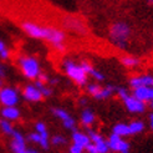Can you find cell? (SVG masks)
<instances>
[{
  "label": "cell",
  "mask_w": 153,
  "mask_h": 153,
  "mask_svg": "<svg viewBox=\"0 0 153 153\" xmlns=\"http://www.w3.org/2000/svg\"><path fill=\"white\" fill-rule=\"evenodd\" d=\"M88 75L92 76V77H94L96 81H103V80H105V76H103V74H101L100 71H97L96 68H94V67H92V70L90 71V74H88Z\"/></svg>",
  "instance_id": "cell-24"
},
{
  "label": "cell",
  "mask_w": 153,
  "mask_h": 153,
  "mask_svg": "<svg viewBox=\"0 0 153 153\" xmlns=\"http://www.w3.org/2000/svg\"><path fill=\"white\" fill-rule=\"evenodd\" d=\"M24 97L26 98L27 101L37 102V101H40L42 98V94L35 85H29V86H26L24 88Z\"/></svg>",
  "instance_id": "cell-10"
},
{
  "label": "cell",
  "mask_w": 153,
  "mask_h": 153,
  "mask_svg": "<svg viewBox=\"0 0 153 153\" xmlns=\"http://www.w3.org/2000/svg\"><path fill=\"white\" fill-rule=\"evenodd\" d=\"M29 140L30 141H33V142H35V143H40V140H41V136H40V133H31L29 136Z\"/></svg>",
  "instance_id": "cell-30"
},
{
  "label": "cell",
  "mask_w": 153,
  "mask_h": 153,
  "mask_svg": "<svg viewBox=\"0 0 153 153\" xmlns=\"http://www.w3.org/2000/svg\"><path fill=\"white\" fill-rule=\"evenodd\" d=\"M146 3H147L149 6H153V0H146Z\"/></svg>",
  "instance_id": "cell-37"
},
{
  "label": "cell",
  "mask_w": 153,
  "mask_h": 153,
  "mask_svg": "<svg viewBox=\"0 0 153 153\" xmlns=\"http://www.w3.org/2000/svg\"><path fill=\"white\" fill-rule=\"evenodd\" d=\"M46 42H49L51 46L59 52L65 51V41H66V34L64 30L57 29L55 26H45L44 39Z\"/></svg>",
  "instance_id": "cell-2"
},
{
  "label": "cell",
  "mask_w": 153,
  "mask_h": 153,
  "mask_svg": "<svg viewBox=\"0 0 153 153\" xmlns=\"http://www.w3.org/2000/svg\"><path fill=\"white\" fill-rule=\"evenodd\" d=\"M118 152H120V153H128V152H129V144H128L126 141L122 140L121 143H120V149H118Z\"/></svg>",
  "instance_id": "cell-27"
},
{
  "label": "cell",
  "mask_w": 153,
  "mask_h": 153,
  "mask_svg": "<svg viewBox=\"0 0 153 153\" xmlns=\"http://www.w3.org/2000/svg\"><path fill=\"white\" fill-rule=\"evenodd\" d=\"M113 133H116L121 137H125V136H128V134H131V132H129V126L125 125V123H118L113 127Z\"/></svg>",
  "instance_id": "cell-17"
},
{
  "label": "cell",
  "mask_w": 153,
  "mask_h": 153,
  "mask_svg": "<svg viewBox=\"0 0 153 153\" xmlns=\"http://www.w3.org/2000/svg\"><path fill=\"white\" fill-rule=\"evenodd\" d=\"M121 64L125 67L133 68L140 65V60L134 56H123V57H121Z\"/></svg>",
  "instance_id": "cell-15"
},
{
  "label": "cell",
  "mask_w": 153,
  "mask_h": 153,
  "mask_svg": "<svg viewBox=\"0 0 153 153\" xmlns=\"http://www.w3.org/2000/svg\"><path fill=\"white\" fill-rule=\"evenodd\" d=\"M149 126H151L152 131H153V113H151V116H149Z\"/></svg>",
  "instance_id": "cell-34"
},
{
  "label": "cell",
  "mask_w": 153,
  "mask_h": 153,
  "mask_svg": "<svg viewBox=\"0 0 153 153\" xmlns=\"http://www.w3.org/2000/svg\"><path fill=\"white\" fill-rule=\"evenodd\" d=\"M62 125H64V127L67 128V129H74V128H75V121H74V118L71 117L70 120L64 121V122H62Z\"/></svg>",
  "instance_id": "cell-28"
},
{
  "label": "cell",
  "mask_w": 153,
  "mask_h": 153,
  "mask_svg": "<svg viewBox=\"0 0 153 153\" xmlns=\"http://www.w3.org/2000/svg\"><path fill=\"white\" fill-rule=\"evenodd\" d=\"M133 96L143 102H146V101L153 102V87H151V86L136 87L133 91Z\"/></svg>",
  "instance_id": "cell-9"
},
{
  "label": "cell",
  "mask_w": 153,
  "mask_h": 153,
  "mask_svg": "<svg viewBox=\"0 0 153 153\" xmlns=\"http://www.w3.org/2000/svg\"><path fill=\"white\" fill-rule=\"evenodd\" d=\"M36 132H37V133H44V132H48L46 126H45L44 122H37V123H36Z\"/></svg>",
  "instance_id": "cell-29"
},
{
  "label": "cell",
  "mask_w": 153,
  "mask_h": 153,
  "mask_svg": "<svg viewBox=\"0 0 153 153\" xmlns=\"http://www.w3.org/2000/svg\"><path fill=\"white\" fill-rule=\"evenodd\" d=\"M113 90H114V88H113L112 86H107V87H105V88H102V87H101V90L96 94L95 98H97V100H105V98L110 97V96L112 95Z\"/></svg>",
  "instance_id": "cell-18"
},
{
  "label": "cell",
  "mask_w": 153,
  "mask_h": 153,
  "mask_svg": "<svg viewBox=\"0 0 153 153\" xmlns=\"http://www.w3.org/2000/svg\"><path fill=\"white\" fill-rule=\"evenodd\" d=\"M144 129V123L141 121H134L129 125V132L131 134H137V133H141Z\"/></svg>",
  "instance_id": "cell-19"
},
{
  "label": "cell",
  "mask_w": 153,
  "mask_h": 153,
  "mask_svg": "<svg viewBox=\"0 0 153 153\" xmlns=\"http://www.w3.org/2000/svg\"><path fill=\"white\" fill-rule=\"evenodd\" d=\"M121 141H122V137H121V136H118V134H116V133H112V134L110 136L108 141H107L110 149H112V151H114V152H118Z\"/></svg>",
  "instance_id": "cell-14"
},
{
  "label": "cell",
  "mask_w": 153,
  "mask_h": 153,
  "mask_svg": "<svg viewBox=\"0 0 153 153\" xmlns=\"http://www.w3.org/2000/svg\"><path fill=\"white\" fill-rule=\"evenodd\" d=\"M0 128H1V131H3V133H5V134H13V132L15 131V129L13 128V126H11V123L7 120H0Z\"/></svg>",
  "instance_id": "cell-20"
},
{
  "label": "cell",
  "mask_w": 153,
  "mask_h": 153,
  "mask_svg": "<svg viewBox=\"0 0 153 153\" xmlns=\"http://www.w3.org/2000/svg\"><path fill=\"white\" fill-rule=\"evenodd\" d=\"M62 67L65 74L70 77L72 81H75L79 86H83L87 83V77L88 75L86 74V71L82 68L81 64H76L75 61L66 59L62 62Z\"/></svg>",
  "instance_id": "cell-3"
},
{
  "label": "cell",
  "mask_w": 153,
  "mask_h": 153,
  "mask_svg": "<svg viewBox=\"0 0 153 153\" xmlns=\"http://www.w3.org/2000/svg\"><path fill=\"white\" fill-rule=\"evenodd\" d=\"M13 142H11V149L14 153H29V151L25 147V140L22 134L18 131L13 132Z\"/></svg>",
  "instance_id": "cell-8"
},
{
  "label": "cell",
  "mask_w": 153,
  "mask_h": 153,
  "mask_svg": "<svg viewBox=\"0 0 153 153\" xmlns=\"http://www.w3.org/2000/svg\"><path fill=\"white\" fill-rule=\"evenodd\" d=\"M18 62H19V67H20L22 75H24L26 79L36 80L39 74L41 72L39 61L33 56H20Z\"/></svg>",
  "instance_id": "cell-4"
},
{
  "label": "cell",
  "mask_w": 153,
  "mask_h": 153,
  "mask_svg": "<svg viewBox=\"0 0 153 153\" xmlns=\"http://www.w3.org/2000/svg\"><path fill=\"white\" fill-rule=\"evenodd\" d=\"M65 143H66V140L62 136H53L52 137V144H55V146H61V144H65Z\"/></svg>",
  "instance_id": "cell-26"
},
{
  "label": "cell",
  "mask_w": 153,
  "mask_h": 153,
  "mask_svg": "<svg viewBox=\"0 0 153 153\" xmlns=\"http://www.w3.org/2000/svg\"><path fill=\"white\" fill-rule=\"evenodd\" d=\"M86 151H87V153H98V151H97V148H96V146L94 143H90L86 147Z\"/></svg>",
  "instance_id": "cell-33"
},
{
  "label": "cell",
  "mask_w": 153,
  "mask_h": 153,
  "mask_svg": "<svg viewBox=\"0 0 153 153\" xmlns=\"http://www.w3.org/2000/svg\"><path fill=\"white\" fill-rule=\"evenodd\" d=\"M80 103H81V105H86V103H87V100H86V98H81Z\"/></svg>",
  "instance_id": "cell-36"
},
{
  "label": "cell",
  "mask_w": 153,
  "mask_h": 153,
  "mask_svg": "<svg viewBox=\"0 0 153 153\" xmlns=\"http://www.w3.org/2000/svg\"><path fill=\"white\" fill-rule=\"evenodd\" d=\"M151 108H153V102H151Z\"/></svg>",
  "instance_id": "cell-39"
},
{
  "label": "cell",
  "mask_w": 153,
  "mask_h": 153,
  "mask_svg": "<svg viewBox=\"0 0 153 153\" xmlns=\"http://www.w3.org/2000/svg\"><path fill=\"white\" fill-rule=\"evenodd\" d=\"M70 153H83V148L77 144H72L70 147Z\"/></svg>",
  "instance_id": "cell-31"
},
{
  "label": "cell",
  "mask_w": 153,
  "mask_h": 153,
  "mask_svg": "<svg viewBox=\"0 0 153 153\" xmlns=\"http://www.w3.org/2000/svg\"><path fill=\"white\" fill-rule=\"evenodd\" d=\"M1 116L7 121H15L20 117V111L15 106H4L1 110Z\"/></svg>",
  "instance_id": "cell-12"
},
{
  "label": "cell",
  "mask_w": 153,
  "mask_h": 153,
  "mask_svg": "<svg viewBox=\"0 0 153 153\" xmlns=\"http://www.w3.org/2000/svg\"><path fill=\"white\" fill-rule=\"evenodd\" d=\"M0 102L3 106H15L19 102V95L16 90L5 87L0 90Z\"/></svg>",
  "instance_id": "cell-5"
},
{
  "label": "cell",
  "mask_w": 153,
  "mask_h": 153,
  "mask_svg": "<svg viewBox=\"0 0 153 153\" xmlns=\"http://www.w3.org/2000/svg\"><path fill=\"white\" fill-rule=\"evenodd\" d=\"M100 90H101V86L97 85V83H90V85L87 86V91H88V92L92 95L94 97L96 96V94H97Z\"/></svg>",
  "instance_id": "cell-25"
},
{
  "label": "cell",
  "mask_w": 153,
  "mask_h": 153,
  "mask_svg": "<svg viewBox=\"0 0 153 153\" xmlns=\"http://www.w3.org/2000/svg\"><path fill=\"white\" fill-rule=\"evenodd\" d=\"M72 141H74V144H77V146L82 147L83 149H85L88 144L91 143L90 137L87 134H85V133H81V132H74Z\"/></svg>",
  "instance_id": "cell-13"
},
{
  "label": "cell",
  "mask_w": 153,
  "mask_h": 153,
  "mask_svg": "<svg viewBox=\"0 0 153 153\" xmlns=\"http://www.w3.org/2000/svg\"><path fill=\"white\" fill-rule=\"evenodd\" d=\"M129 85H131L132 88L140 87V86H151V87H153V76L143 75V76L132 77L131 80H129Z\"/></svg>",
  "instance_id": "cell-11"
},
{
  "label": "cell",
  "mask_w": 153,
  "mask_h": 153,
  "mask_svg": "<svg viewBox=\"0 0 153 153\" xmlns=\"http://www.w3.org/2000/svg\"><path fill=\"white\" fill-rule=\"evenodd\" d=\"M9 56H10L9 49H7L6 44L1 39H0V59H1V60H7V59H9Z\"/></svg>",
  "instance_id": "cell-22"
},
{
  "label": "cell",
  "mask_w": 153,
  "mask_h": 153,
  "mask_svg": "<svg viewBox=\"0 0 153 153\" xmlns=\"http://www.w3.org/2000/svg\"><path fill=\"white\" fill-rule=\"evenodd\" d=\"M29 153H37V152H35V151H29Z\"/></svg>",
  "instance_id": "cell-38"
},
{
  "label": "cell",
  "mask_w": 153,
  "mask_h": 153,
  "mask_svg": "<svg viewBox=\"0 0 153 153\" xmlns=\"http://www.w3.org/2000/svg\"><path fill=\"white\" fill-rule=\"evenodd\" d=\"M4 72H5V71H4V67H3V66H0V77H3V76L5 75Z\"/></svg>",
  "instance_id": "cell-35"
},
{
  "label": "cell",
  "mask_w": 153,
  "mask_h": 153,
  "mask_svg": "<svg viewBox=\"0 0 153 153\" xmlns=\"http://www.w3.org/2000/svg\"><path fill=\"white\" fill-rule=\"evenodd\" d=\"M94 121H95V114L91 112L90 110H85V111H82L81 113V122L85 126H90V125H92L94 123Z\"/></svg>",
  "instance_id": "cell-16"
},
{
  "label": "cell",
  "mask_w": 153,
  "mask_h": 153,
  "mask_svg": "<svg viewBox=\"0 0 153 153\" xmlns=\"http://www.w3.org/2000/svg\"><path fill=\"white\" fill-rule=\"evenodd\" d=\"M53 114H55V116H57V117H59L61 121H62V122L71 118V116H70V114H68L66 111L60 110V108H55V110H53Z\"/></svg>",
  "instance_id": "cell-23"
},
{
  "label": "cell",
  "mask_w": 153,
  "mask_h": 153,
  "mask_svg": "<svg viewBox=\"0 0 153 153\" xmlns=\"http://www.w3.org/2000/svg\"><path fill=\"white\" fill-rule=\"evenodd\" d=\"M117 92H118V96L122 98V100H125V98H127V97L129 96L128 92H127V90L123 88V87H122V88H118V90H117Z\"/></svg>",
  "instance_id": "cell-32"
},
{
  "label": "cell",
  "mask_w": 153,
  "mask_h": 153,
  "mask_svg": "<svg viewBox=\"0 0 153 153\" xmlns=\"http://www.w3.org/2000/svg\"><path fill=\"white\" fill-rule=\"evenodd\" d=\"M95 146H96V148H97V151H98V153H107L110 151V147H108V143H107V141H105L103 138H101V140H98L97 142H95L94 143Z\"/></svg>",
  "instance_id": "cell-21"
},
{
  "label": "cell",
  "mask_w": 153,
  "mask_h": 153,
  "mask_svg": "<svg viewBox=\"0 0 153 153\" xmlns=\"http://www.w3.org/2000/svg\"><path fill=\"white\" fill-rule=\"evenodd\" d=\"M64 26L67 30H71L74 33H77L80 35L86 34V26L85 24L77 18H66L64 20Z\"/></svg>",
  "instance_id": "cell-6"
},
{
  "label": "cell",
  "mask_w": 153,
  "mask_h": 153,
  "mask_svg": "<svg viewBox=\"0 0 153 153\" xmlns=\"http://www.w3.org/2000/svg\"><path fill=\"white\" fill-rule=\"evenodd\" d=\"M132 29L126 21H114L108 29V39L116 48L123 50L128 46Z\"/></svg>",
  "instance_id": "cell-1"
},
{
  "label": "cell",
  "mask_w": 153,
  "mask_h": 153,
  "mask_svg": "<svg viewBox=\"0 0 153 153\" xmlns=\"http://www.w3.org/2000/svg\"><path fill=\"white\" fill-rule=\"evenodd\" d=\"M123 102L126 105V108L132 113H142L146 110V106H144L143 101L136 98L134 96H128L127 98L123 100Z\"/></svg>",
  "instance_id": "cell-7"
}]
</instances>
